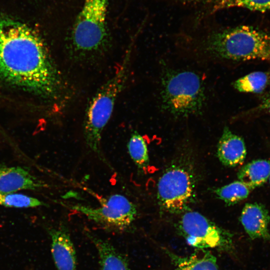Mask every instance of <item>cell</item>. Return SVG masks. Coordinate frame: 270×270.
<instances>
[{"label":"cell","instance_id":"2e32d148","mask_svg":"<svg viewBox=\"0 0 270 270\" xmlns=\"http://www.w3.org/2000/svg\"><path fill=\"white\" fill-rule=\"evenodd\" d=\"M203 2L209 3L208 14L231 8H242L262 12L270 10V0H206Z\"/></svg>","mask_w":270,"mask_h":270},{"label":"cell","instance_id":"30bf717a","mask_svg":"<svg viewBox=\"0 0 270 270\" xmlns=\"http://www.w3.org/2000/svg\"><path fill=\"white\" fill-rule=\"evenodd\" d=\"M48 186L47 184L24 168L0 166V194H12L21 190H37Z\"/></svg>","mask_w":270,"mask_h":270},{"label":"cell","instance_id":"52a82bcc","mask_svg":"<svg viewBox=\"0 0 270 270\" xmlns=\"http://www.w3.org/2000/svg\"><path fill=\"white\" fill-rule=\"evenodd\" d=\"M100 206L96 208L80 204H62L84 216L88 219L108 230L124 232L132 226L137 214L135 204L125 196L112 194L100 198Z\"/></svg>","mask_w":270,"mask_h":270},{"label":"cell","instance_id":"7402d4cb","mask_svg":"<svg viewBox=\"0 0 270 270\" xmlns=\"http://www.w3.org/2000/svg\"><path fill=\"white\" fill-rule=\"evenodd\" d=\"M268 179H269V181H270V176H269Z\"/></svg>","mask_w":270,"mask_h":270},{"label":"cell","instance_id":"d6986e66","mask_svg":"<svg viewBox=\"0 0 270 270\" xmlns=\"http://www.w3.org/2000/svg\"><path fill=\"white\" fill-rule=\"evenodd\" d=\"M129 155L140 171L145 170L149 166L148 146L144 138L136 131L134 132L128 142Z\"/></svg>","mask_w":270,"mask_h":270},{"label":"cell","instance_id":"9c48e42d","mask_svg":"<svg viewBox=\"0 0 270 270\" xmlns=\"http://www.w3.org/2000/svg\"><path fill=\"white\" fill-rule=\"evenodd\" d=\"M51 252L57 270H77L74 246L68 228L64 224L49 230Z\"/></svg>","mask_w":270,"mask_h":270},{"label":"cell","instance_id":"ac0fdd59","mask_svg":"<svg viewBox=\"0 0 270 270\" xmlns=\"http://www.w3.org/2000/svg\"><path fill=\"white\" fill-rule=\"evenodd\" d=\"M254 190L250 186L238 180L217 188L214 192L226 204L232 206L246 199Z\"/></svg>","mask_w":270,"mask_h":270},{"label":"cell","instance_id":"3957f363","mask_svg":"<svg viewBox=\"0 0 270 270\" xmlns=\"http://www.w3.org/2000/svg\"><path fill=\"white\" fill-rule=\"evenodd\" d=\"M132 48L128 47L118 70L97 91L86 111L84 122L85 143L104 162H106L100 148L102 132L111 118L116 98L127 79Z\"/></svg>","mask_w":270,"mask_h":270},{"label":"cell","instance_id":"277c9868","mask_svg":"<svg viewBox=\"0 0 270 270\" xmlns=\"http://www.w3.org/2000/svg\"><path fill=\"white\" fill-rule=\"evenodd\" d=\"M162 109L175 117L200 114L206 96L200 76L189 70L167 68L161 78Z\"/></svg>","mask_w":270,"mask_h":270},{"label":"cell","instance_id":"44dd1931","mask_svg":"<svg viewBox=\"0 0 270 270\" xmlns=\"http://www.w3.org/2000/svg\"><path fill=\"white\" fill-rule=\"evenodd\" d=\"M254 111L264 112L270 114V90L262 98L261 102L256 106Z\"/></svg>","mask_w":270,"mask_h":270},{"label":"cell","instance_id":"5b68a950","mask_svg":"<svg viewBox=\"0 0 270 270\" xmlns=\"http://www.w3.org/2000/svg\"><path fill=\"white\" fill-rule=\"evenodd\" d=\"M109 0H84L71 36L73 50L90 54L104 48L108 42L106 14Z\"/></svg>","mask_w":270,"mask_h":270},{"label":"cell","instance_id":"8992f818","mask_svg":"<svg viewBox=\"0 0 270 270\" xmlns=\"http://www.w3.org/2000/svg\"><path fill=\"white\" fill-rule=\"evenodd\" d=\"M196 179L192 169L184 162H174L159 178L157 198L168 212L179 214L188 210L195 193Z\"/></svg>","mask_w":270,"mask_h":270},{"label":"cell","instance_id":"9a60e30c","mask_svg":"<svg viewBox=\"0 0 270 270\" xmlns=\"http://www.w3.org/2000/svg\"><path fill=\"white\" fill-rule=\"evenodd\" d=\"M270 162L266 160H252L242 167L238 173V180L254 189L262 186L268 179Z\"/></svg>","mask_w":270,"mask_h":270},{"label":"cell","instance_id":"4fadbf2b","mask_svg":"<svg viewBox=\"0 0 270 270\" xmlns=\"http://www.w3.org/2000/svg\"><path fill=\"white\" fill-rule=\"evenodd\" d=\"M86 234L96 250L100 270H130L127 258L111 242L91 232Z\"/></svg>","mask_w":270,"mask_h":270},{"label":"cell","instance_id":"8fae6325","mask_svg":"<svg viewBox=\"0 0 270 270\" xmlns=\"http://www.w3.org/2000/svg\"><path fill=\"white\" fill-rule=\"evenodd\" d=\"M270 220L268 210L263 204L257 202L246 204L240 216V222L251 239H261L269 242Z\"/></svg>","mask_w":270,"mask_h":270},{"label":"cell","instance_id":"e0dca14e","mask_svg":"<svg viewBox=\"0 0 270 270\" xmlns=\"http://www.w3.org/2000/svg\"><path fill=\"white\" fill-rule=\"evenodd\" d=\"M270 82V74L257 71L239 78L232 83L234 88L241 92L260 94Z\"/></svg>","mask_w":270,"mask_h":270},{"label":"cell","instance_id":"7c38bea8","mask_svg":"<svg viewBox=\"0 0 270 270\" xmlns=\"http://www.w3.org/2000/svg\"><path fill=\"white\" fill-rule=\"evenodd\" d=\"M217 156L221 163L228 167L242 164L246 155L243 139L224 127L217 145Z\"/></svg>","mask_w":270,"mask_h":270},{"label":"cell","instance_id":"ffe728a7","mask_svg":"<svg viewBox=\"0 0 270 270\" xmlns=\"http://www.w3.org/2000/svg\"><path fill=\"white\" fill-rule=\"evenodd\" d=\"M47 206L44 202L21 194H0V206L7 208H29Z\"/></svg>","mask_w":270,"mask_h":270},{"label":"cell","instance_id":"7a4b0ae2","mask_svg":"<svg viewBox=\"0 0 270 270\" xmlns=\"http://www.w3.org/2000/svg\"><path fill=\"white\" fill-rule=\"evenodd\" d=\"M198 46L203 54L220 60L270 62V34L252 26L212 32L200 40Z\"/></svg>","mask_w":270,"mask_h":270},{"label":"cell","instance_id":"6da1fadb","mask_svg":"<svg viewBox=\"0 0 270 270\" xmlns=\"http://www.w3.org/2000/svg\"><path fill=\"white\" fill-rule=\"evenodd\" d=\"M0 80L42 98L56 97L62 79L40 34L0 14Z\"/></svg>","mask_w":270,"mask_h":270},{"label":"cell","instance_id":"5bb4252c","mask_svg":"<svg viewBox=\"0 0 270 270\" xmlns=\"http://www.w3.org/2000/svg\"><path fill=\"white\" fill-rule=\"evenodd\" d=\"M174 262V270H220L216 258L206 250H198L187 256L168 252Z\"/></svg>","mask_w":270,"mask_h":270},{"label":"cell","instance_id":"ba28073f","mask_svg":"<svg viewBox=\"0 0 270 270\" xmlns=\"http://www.w3.org/2000/svg\"><path fill=\"white\" fill-rule=\"evenodd\" d=\"M178 226L187 244L198 250L234 251L232 234L197 212H185Z\"/></svg>","mask_w":270,"mask_h":270}]
</instances>
